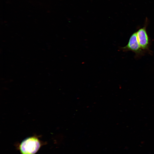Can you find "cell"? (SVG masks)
Segmentation results:
<instances>
[{
    "label": "cell",
    "mask_w": 154,
    "mask_h": 154,
    "mask_svg": "<svg viewBox=\"0 0 154 154\" xmlns=\"http://www.w3.org/2000/svg\"><path fill=\"white\" fill-rule=\"evenodd\" d=\"M42 145L38 138L33 136L23 140L19 145L18 148L21 154H35Z\"/></svg>",
    "instance_id": "cell-1"
},
{
    "label": "cell",
    "mask_w": 154,
    "mask_h": 154,
    "mask_svg": "<svg viewBox=\"0 0 154 154\" xmlns=\"http://www.w3.org/2000/svg\"><path fill=\"white\" fill-rule=\"evenodd\" d=\"M123 52L131 51L135 54V57L139 58L143 55L146 52L140 47L138 42L136 32L133 33L130 36L127 44L120 48Z\"/></svg>",
    "instance_id": "cell-2"
},
{
    "label": "cell",
    "mask_w": 154,
    "mask_h": 154,
    "mask_svg": "<svg viewBox=\"0 0 154 154\" xmlns=\"http://www.w3.org/2000/svg\"><path fill=\"white\" fill-rule=\"evenodd\" d=\"M147 22L143 27L139 29L137 31V40L141 48L146 52L151 53L149 49L150 40L147 34L146 27Z\"/></svg>",
    "instance_id": "cell-3"
}]
</instances>
